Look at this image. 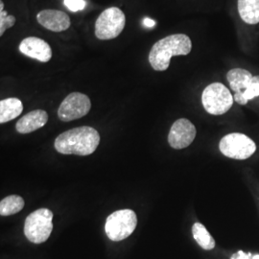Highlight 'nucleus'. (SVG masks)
Here are the masks:
<instances>
[{
    "mask_svg": "<svg viewBox=\"0 0 259 259\" xmlns=\"http://www.w3.org/2000/svg\"><path fill=\"white\" fill-rule=\"evenodd\" d=\"M100 135L89 126L68 130L61 134L55 140V149L64 155L89 156L97 149Z\"/></svg>",
    "mask_w": 259,
    "mask_h": 259,
    "instance_id": "1",
    "label": "nucleus"
},
{
    "mask_svg": "<svg viewBox=\"0 0 259 259\" xmlns=\"http://www.w3.org/2000/svg\"><path fill=\"white\" fill-rule=\"evenodd\" d=\"M192 42L185 34H174L157 41L149 53V62L156 71H164L174 56H186L191 52Z\"/></svg>",
    "mask_w": 259,
    "mask_h": 259,
    "instance_id": "2",
    "label": "nucleus"
},
{
    "mask_svg": "<svg viewBox=\"0 0 259 259\" xmlns=\"http://www.w3.org/2000/svg\"><path fill=\"white\" fill-rule=\"evenodd\" d=\"M53 212L47 208H39L29 214L24 224V234L28 240L41 244L50 237L53 230Z\"/></svg>",
    "mask_w": 259,
    "mask_h": 259,
    "instance_id": "3",
    "label": "nucleus"
},
{
    "mask_svg": "<svg viewBox=\"0 0 259 259\" xmlns=\"http://www.w3.org/2000/svg\"><path fill=\"white\" fill-rule=\"evenodd\" d=\"M138 225V217L131 209H121L111 213L107 218L105 232L111 241H122L128 238L135 232Z\"/></svg>",
    "mask_w": 259,
    "mask_h": 259,
    "instance_id": "4",
    "label": "nucleus"
},
{
    "mask_svg": "<svg viewBox=\"0 0 259 259\" xmlns=\"http://www.w3.org/2000/svg\"><path fill=\"white\" fill-rule=\"evenodd\" d=\"M234 102V98L226 85L221 83L208 84L202 94L204 110L212 115H222L228 112Z\"/></svg>",
    "mask_w": 259,
    "mask_h": 259,
    "instance_id": "5",
    "label": "nucleus"
},
{
    "mask_svg": "<svg viewBox=\"0 0 259 259\" xmlns=\"http://www.w3.org/2000/svg\"><path fill=\"white\" fill-rule=\"evenodd\" d=\"M126 24L124 13L117 7H111L101 13L95 22V36L101 40L118 37Z\"/></svg>",
    "mask_w": 259,
    "mask_h": 259,
    "instance_id": "6",
    "label": "nucleus"
},
{
    "mask_svg": "<svg viewBox=\"0 0 259 259\" xmlns=\"http://www.w3.org/2000/svg\"><path fill=\"white\" fill-rule=\"evenodd\" d=\"M219 149L225 157L243 160L251 157L256 145L252 139L240 133H232L224 137L220 143Z\"/></svg>",
    "mask_w": 259,
    "mask_h": 259,
    "instance_id": "7",
    "label": "nucleus"
},
{
    "mask_svg": "<svg viewBox=\"0 0 259 259\" xmlns=\"http://www.w3.org/2000/svg\"><path fill=\"white\" fill-rule=\"evenodd\" d=\"M92 108V103L85 94L72 93L67 95L58 110L59 118L64 122L76 120L85 116Z\"/></svg>",
    "mask_w": 259,
    "mask_h": 259,
    "instance_id": "8",
    "label": "nucleus"
},
{
    "mask_svg": "<svg viewBox=\"0 0 259 259\" xmlns=\"http://www.w3.org/2000/svg\"><path fill=\"white\" fill-rule=\"evenodd\" d=\"M196 134V128L192 122L186 118H181L172 125L168 135V142L172 148L185 149L193 142Z\"/></svg>",
    "mask_w": 259,
    "mask_h": 259,
    "instance_id": "9",
    "label": "nucleus"
},
{
    "mask_svg": "<svg viewBox=\"0 0 259 259\" xmlns=\"http://www.w3.org/2000/svg\"><path fill=\"white\" fill-rule=\"evenodd\" d=\"M19 51L23 55L47 63L52 58V49L46 40L37 37L24 38L19 45Z\"/></svg>",
    "mask_w": 259,
    "mask_h": 259,
    "instance_id": "10",
    "label": "nucleus"
},
{
    "mask_svg": "<svg viewBox=\"0 0 259 259\" xmlns=\"http://www.w3.org/2000/svg\"><path fill=\"white\" fill-rule=\"evenodd\" d=\"M37 22L52 32H63L70 27L69 17L59 10H42L37 15Z\"/></svg>",
    "mask_w": 259,
    "mask_h": 259,
    "instance_id": "11",
    "label": "nucleus"
},
{
    "mask_svg": "<svg viewBox=\"0 0 259 259\" xmlns=\"http://www.w3.org/2000/svg\"><path fill=\"white\" fill-rule=\"evenodd\" d=\"M48 121V114L44 110L30 111L22 116L17 123V131L19 134H30L42 128Z\"/></svg>",
    "mask_w": 259,
    "mask_h": 259,
    "instance_id": "12",
    "label": "nucleus"
},
{
    "mask_svg": "<svg viewBox=\"0 0 259 259\" xmlns=\"http://www.w3.org/2000/svg\"><path fill=\"white\" fill-rule=\"evenodd\" d=\"M252 75L244 68H233L227 74V80L234 93H243L250 83Z\"/></svg>",
    "mask_w": 259,
    "mask_h": 259,
    "instance_id": "13",
    "label": "nucleus"
},
{
    "mask_svg": "<svg viewBox=\"0 0 259 259\" xmlns=\"http://www.w3.org/2000/svg\"><path fill=\"white\" fill-rule=\"evenodd\" d=\"M238 13L241 19L247 24L259 23V0H238Z\"/></svg>",
    "mask_w": 259,
    "mask_h": 259,
    "instance_id": "14",
    "label": "nucleus"
},
{
    "mask_svg": "<svg viewBox=\"0 0 259 259\" xmlns=\"http://www.w3.org/2000/svg\"><path fill=\"white\" fill-rule=\"evenodd\" d=\"M23 111L22 102L18 98H7L0 101V123L13 120Z\"/></svg>",
    "mask_w": 259,
    "mask_h": 259,
    "instance_id": "15",
    "label": "nucleus"
},
{
    "mask_svg": "<svg viewBox=\"0 0 259 259\" xmlns=\"http://www.w3.org/2000/svg\"><path fill=\"white\" fill-rule=\"evenodd\" d=\"M192 234L195 240L202 249L211 250L215 248V240L203 224L195 223L192 227Z\"/></svg>",
    "mask_w": 259,
    "mask_h": 259,
    "instance_id": "16",
    "label": "nucleus"
},
{
    "mask_svg": "<svg viewBox=\"0 0 259 259\" xmlns=\"http://www.w3.org/2000/svg\"><path fill=\"white\" fill-rule=\"evenodd\" d=\"M23 198L18 195H10L0 202V215L10 216L19 212L24 207Z\"/></svg>",
    "mask_w": 259,
    "mask_h": 259,
    "instance_id": "17",
    "label": "nucleus"
},
{
    "mask_svg": "<svg viewBox=\"0 0 259 259\" xmlns=\"http://www.w3.org/2000/svg\"><path fill=\"white\" fill-rule=\"evenodd\" d=\"M259 96V75L253 76L249 87L241 93H234V101L239 105H246L251 99Z\"/></svg>",
    "mask_w": 259,
    "mask_h": 259,
    "instance_id": "18",
    "label": "nucleus"
},
{
    "mask_svg": "<svg viewBox=\"0 0 259 259\" xmlns=\"http://www.w3.org/2000/svg\"><path fill=\"white\" fill-rule=\"evenodd\" d=\"M16 23V18L13 16H8L7 12L0 11V36H3L4 32L8 28L14 26Z\"/></svg>",
    "mask_w": 259,
    "mask_h": 259,
    "instance_id": "19",
    "label": "nucleus"
},
{
    "mask_svg": "<svg viewBox=\"0 0 259 259\" xmlns=\"http://www.w3.org/2000/svg\"><path fill=\"white\" fill-rule=\"evenodd\" d=\"M65 5L71 12L82 11L85 7L84 0H65Z\"/></svg>",
    "mask_w": 259,
    "mask_h": 259,
    "instance_id": "20",
    "label": "nucleus"
},
{
    "mask_svg": "<svg viewBox=\"0 0 259 259\" xmlns=\"http://www.w3.org/2000/svg\"><path fill=\"white\" fill-rule=\"evenodd\" d=\"M251 253H246L243 250H238L236 253L232 254L231 259H250Z\"/></svg>",
    "mask_w": 259,
    "mask_h": 259,
    "instance_id": "21",
    "label": "nucleus"
},
{
    "mask_svg": "<svg viewBox=\"0 0 259 259\" xmlns=\"http://www.w3.org/2000/svg\"><path fill=\"white\" fill-rule=\"evenodd\" d=\"M142 23H143V25H144L145 27L147 28L155 27V25H156V21L153 20V19H150V18H145V19H143Z\"/></svg>",
    "mask_w": 259,
    "mask_h": 259,
    "instance_id": "22",
    "label": "nucleus"
},
{
    "mask_svg": "<svg viewBox=\"0 0 259 259\" xmlns=\"http://www.w3.org/2000/svg\"><path fill=\"white\" fill-rule=\"evenodd\" d=\"M251 259H259V254H255V255L251 256Z\"/></svg>",
    "mask_w": 259,
    "mask_h": 259,
    "instance_id": "23",
    "label": "nucleus"
}]
</instances>
